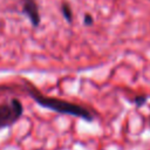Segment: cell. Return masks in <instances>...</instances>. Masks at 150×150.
Wrapping results in <instances>:
<instances>
[{
  "label": "cell",
  "instance_id": "cell-6",
  "mask_svg": "<svg viewBox=\"0 0 150 150\" xmlns=\"http://www.w3.org/2000/svg\"><path fill=\"white\" fill-rule=\"evenodd\" d=\"M93 18H91V15L90 14H86L84 15V25H87V26H90V25H93Z\"/></svg>",
  "mask_w": 150,
  "mask_h": 150
},
{
  "label": "cell",
  "instance_id": "cell-5",
  "mask_svg": "<svg viewBox=\"0 0 150 150\" xmlns=\"http://www.w3.org/2000/svg\"><path fill=\"white\" fill-rule=\"evenodd\" d=\"M145 101H146V97H145V96H137V97L135 98V103H136L137 107H141L142 104H144Z\"/></svg>",
  "mask_w": 150,
  "mask_h": 150
},
{
  "label": "cell",
  "instance_id": "cell-4",
  "mask_svg": "<svg viewBox=\"0 0 150 150\" xmlns=\"http://www.w3.org/2000/svg\"><path fill=\"white\" fill-rule=\"evenodd\" d=\"M61 12L64 16V19L68 21V22H71L73 21V13H71V8L68 4H63L61 6Z\"/></svg>",
  "mask_w": 150,
  "mask_h": 150
},
{
  "label": "cell",
  "instance_id": "cell-2",
  "mask_svg": "<svg viewBox=\"0 0 150 150\" xmlns=\"http://www.w3.org/2000/svg\"><path fill=\"white\" fill-rule=\"evenodd\" d=\"M22 112L23 107L16 98H12L8 103L0 104V129L15 123L22 116Z\"/></svg>",
  "mask_w": 150,
  "mask_h": 150
},
{
  "label": "cell",
  "instance_id": "cell-3",
  "mask_svg": "<svg viewBox=\"0 0 150 150\" xmlns=\"http://www.w3.org/2000/svg\"><path fill=\"white\" fill-rule=\"evenodd\" d=\"M22 2V13L29 19L30 23L34 27L40 25L41 18L39 14V7L35 0H21Z\"/></svg>",
  "mask_w": 150,
  "mask_h": 150
},
{
  "label": "cell",
  "instance_id": "cell-1",
  "mask_svg": "<svg viewBox=\"0 0 150 150\" xmlns=\"http://www.w3.org/2000/svg\"><path fill=\"white\" fill-rule=\"evenodd\" d=\"M29 94L40 105L52 109L54 111H57L60 114H67V115L81 117L89 122L93 121V118H94L91 112L88 109H86L79 104H75V103H71V102H68L64 100L55 98V97H48V96H45V95L39 94L33 90H29Z\"/></svg>",
  "mask_w": 150,
  "mask_h": 150
}]
</instances>
